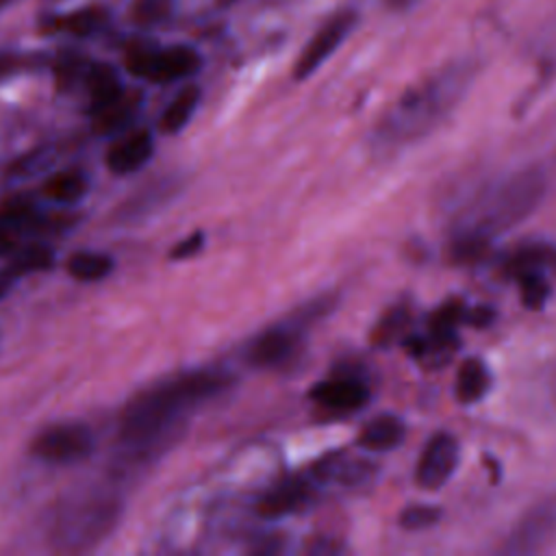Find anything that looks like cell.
I'll use <instances>...</instances> for the list:
<instances>
[{"instance_id":"1","label":"cell","mask_w":556,"mask_h":556,"mask_svg":"<svg viewBox=\"0 0 556 556\" xmlns=\"http://www.w3.org/2000/svg\"><path fill=\"white\" fill-rule=\"evenodd\" d=\"M547 178L539 167L517 169L478 191L456 215L452 226V256L471 261L493 239L526 222L543 202Z\"/></svg>"},{"instance_id":"2","label":"cell","mask_w":556,"mask_h":556,"mask_svg":"<svg viewBox=\"0 0 556 556\" xmlns=\"http://www.w3.org/2000/svg\"><path fill=\"white\" fill-rule=\"evenodd\" d=\"M476 74L473 59H454L410 85L378 122L374 130L378 150H404L434 132L463 102Z\"/></svg>"},{"instance_id":"3","label":"cell","mask_w":556,"mask_h":556,"mask_svg":"<svg viewBox=\"0 0 556 556\" xmlns=\"http://www.w3.org/2000/svg\"><path fill=\"white\" fill-rule=\"evenodd\" d=\"M230 382L228 376L211 369H195L172 376L137 393L119 415V441L143 452L172 434L195 406L215 397Z\"/></svg>"},{"instance_id":"4","label":"cell","mask_w":556,"mask_h":556,"mask_svg":"<svg viewBox=\"0 0 556 556\" xmlns=\"http://www.w3.org/2000/svg\"><path fill=\"white\" fill-rule=\"evenodd\" d=\"M119 517V502L91 495L59 513L52 526V541L59 549H87L104 539Z\"/></svg>"},{"instance_id":"5","label":"cell","mask_w":556,"mask_h":556,"mask_svg":"<svg viewBox=\"0 0 556 556\" xmlns=\"http://www.w3.org/2000/svg\"><path fill=\"white\" fill-rule=\"evenodd\" d=\"M556 543V493L532 504L504 536L500 547L506 556H530Z\"/></svg>"},{"instance_id":"6","label":"cell","mask_w":556,"mask_h":556,"mask_svg":"<svg viewBox=\"0 0 556 556\" xmlns=\"http://www.w3.org/2000/svg\"><path fill=\"white\" fill-rule=\"evenodd\" d=\"M91 450L93 434L78 421L52 424L30 441V454L46 463H76L87 458Z\"/></svg>"},{"instance_id":"7","label":"cell","mask_w":556,"mask_h":556,"mask_svg":"<svg viewBox=\"0 0 556 556\" xmlns=\"http://www.w3.org/2000/svg\"><path fill=\"white\" fill-rule=\"evenodd\" d=\"M130 74L150 83H174L198 72L200 54L187 46L165 50H137L128 56Z\"/></svg>"},{"instance_id":"8","label":"cell","mask_w":556,"mask_h":556,"mask_svg":"<svg viewBox=\"0 0 556 556\" xmlns=\"http://www.w3.org/2000/svg\"><path fill=\"white\" fill-rule=\"evenodd\" d=\"M358 15L350 9L334 13L308 41V46L302 50V54L295 61L293 67V76L298 80L308 78L341 43L343 39L352 33V28L356 26Z\"/></svg>"},{"instance_id":"9","label":"cell","mask_w":556,"mask_h":556,"mask_svg":"<svg viewBox=\"0 0 556 556\" xmlns=\"http://www.w3.org/2000/svg\"><path fill=\"white\" fill-rule=\"evenodd\" d=\"M460 460V445L456 441V437L447 434V432H439L434 434L415 467V480L421 489L426 491H437L441 489L456 471Z\"/></svg>"},{"instance_id":"10","label":"cell","mask_w":556,"mask_h":556,"mask_svg":"<svg viewBox=\"0 0 556 556\" xmlns=\"http://www.w3.org/2000/svg\"><path fill=\"white\" fill-rule=\"evenodd\" d=\"M308 395L319 406L332 413H352L367 404L369 389L363 380L354 376H337V378L317 382Z\"/></svg>"},{"instance_id":"11","label":"cell","mask_w":556,"mask_h":556,"mask_svg":"<svg viewBox=\"0 0 556 556\" xmlns=\"http://www.w3.org/2000/svg\"><path fill=\"white\" fill-rule=\"evenodd\" d=\"M313 500V486L300 476L287 478L280 484H276L271 491H267L258 500V515L267 519H278L285 515H291L300 508H304Z\"/></svg>"},{"instance_id":"12","label":"cell","mask_w":556,"mask_h":556,"mask_svg":"<svg viewBox=\"0 0 556 556\" xmlns=\"http://www.w3.org/2000/svg\"><path fill=\"white\" fill-rule=\"evenodd\" d=\"M154 150L152 135L148 130H132L126 137L117 139L106 150V167L113 174H130L141 169Z\"/></svg>"},{"instance_id":"13","label":"cell","mask_w":556,"mask_h":556,"mask_svg":"<svg viewBox=\"0 0 556 556\" xmlns=\"http://www.w3.org/2000/svg\"><path fill=\"white\" fill-rule=\"evenodd\" d=\"M523 400L536 419L556 426V358L547 361L530 376Z\"/></svg>"},{"instance_id":"14","label":"cell","mask_w":556,"mask_h":556,"mask_svg":"<svg viewBox=\"0 0 556 556\" xmlns=\"http://www.w3.org/2000/svg\"><path fill=\"white\" fill-rule=\"evenodd\" d=\"M298 328L291 326H274L261 332L250 345V361L258 367H269L282 363L295 348Z\"/></svg>"},{"instance_id":"15","label":"cell","mask_w":556,"mask_h":556,"mask_svg":"<svg viewBox=\"0 0 556 556\" xmlns=\"http://www.w3.org/2000/svg\"><path fill=\"white\" fill-rule=\"evenodd\" d=\"M406 428L397 415H378L358 434V445L369 452H389L404 441Z\"/></svg>"},{"instance_id":"16","label":"cell","mask_w":556,"mask_h":556,"mask_svg":"<svg viewBox=\"0 0 556 556\" xmlns=\"http://www.w3.org/2000/svg\"><path fill=\"white\" fill-rule=\"evenodd\" d=\"M491 389V374L489 367L480 358H467L456 374L454 393L460 404H476L480 402Z\"/></svg>"},{"instance_id":"17","label":"cell","mask_w":556,"mask_h":556,"mask_svg":"<svg viewBox=\"0 0 556 556\" xmlns=\"http://www.w3.org/2000/svg\"><path fill=\"white\" fill-rule=\"evenodd\" d=\"M85 85H87L93 111L111 104L113 100H117L124 93L115 70L111 65H106V63L91 65L87 70V74H85Z\"/></svg>"},{"instance_id":"18","label":"cell","mask_w":556,"mask_h":556,"mask_svg":"<svg viewBox=\"0 0 556 556\" xmlns=\"http://www.w3.org/2000/svg\"><path fill=\"white\" fill-rule=\"evenodd\" d=\"M139 106V98L135 96H119L117 100H113L111 104L93 111L96 115V122H93V128L96 132L100 135H111L119 128H124L132 117H135V111Z\"/></svg>"},{"instance_id":"19","label":"cell","mask_w":556,"mask_h":556,"mask_svg":"<svg viewBox=\"0 0 556 556\" xmlns=\"http://www.w3.org/2000/svg\"><path fill=\"white\" fill-rule=\"evenodd\" d=\"M87 178L80 172L67 169L43 182V195L56 204H74L87 193Z\"/></svg>"},{"instance_id":"20","label":"cell","mask_w":556,"mask_h":556,"mask_svg":"<svg viewBox=\"0 0 556 556\" xmlns=\"http://www.w3.org/2000/svg\"><path fill=\"white\" fill-rule=\"evenodd\" d=\"M65 267L72 278L83 282H93V280H102L113 271V258L100 252L83 250V252L70 254Z\"/></svg>"},{"instance_id":"21","label":"cell","mask_w":556,"mask_h":556,"mask_svg":"<svg viewBox=\"0 0 556 556\" xmlns=\"http://www.w3.org/2000/svg\"><path fill=\"white\" fill-rule=\"evenodd\" d=\"M0 219L17 232L37 230L43 224L37 204L24 195H13L0 204Z\"/></svg>"},{"instance_id":"22","label":"cell","mask_w":556,"mask_h":556,"mask_svg":"<svg viewBox=\"0 0 556 556\" xmlns=\"http://www.w3.org/2000/svg\"><path fill=\"white\" fill-rule=\"evenodd\" d=\"M200 102V89L195 85L185 87L165 109L163 117H161V130L163 132H178L180 128L187 126V122L191 119L195 106Z\"/></svg>"},{"instance_id":"23","label":"cell","mask_w":556,"mask_h":556,"mask_svg":"<svg viewBox=\"0 0 556 556\" xmlns=\"http://www.w3.org/2000/svg\"><path fill=\"white\" fill-rule=\"evenodd\" d=\"M54 263V252L46 243H28L20 248L11 258V276H22L30 271L50 269Z\"/></svg>"},{"instance_id":"24","label":"cell","mask_w":556,"mask_h":556,"mask_svg":"<svg viewBox=\"0 0 556 556\" xmlns=\"http://www.w3.org/2000/svg\"><path fill=\"white\" fill-rule=\"evenodd\" d=\"M410 321V308L406 304H397L391 311H387L380 321L376 324L374 332H371V341L376 345H389L393 343L408 326Z\"/></svg>"},{"instance_id":"25","label":"cell","mask_w":556,"mask_h":556,"mask_svg":"<svg viewBox=\"0 0 556 556\" xmlns=\"http://www.w3.org/2000/svg\"><path fill=\"white\" fill-rule=\"evenodd\" d=\"M104 22H106V13L100 7H89V9H83V11H76V13H70L61 20H56V28L78 35V37H87V35L100 30L104 26Z\"/></svg>"},{"instance_id":"26","label":"cell","mask_w":556,"mask_h":556,"mask_svg":"<svg viewBox=\"0 0 556 556\" xmlns=\"http://www.w3.org/2000/svg\"><path fill=\"white\" fill-rule=\"evenodd\" d=\"M172 0H132L130 17L141 26H152L172 15Z\"/></svg>"},{"instance_id":"27","label":"cell","mask_w":556,"mask_h":556,"mask_svg":"<svg viewBox=\"0 0 556 556\" xmlns=\"http://www.w3.org/2000/svg\"><path fill=\"white\" fill-rule=\"evenodd\" d=\"M521 285V300L528 308H541L549 298V285L541 271H528L517 276Z\"/></svg>"},{"instance_id":"28","label":"cell","mask_w":556,"mask_h":556,"mask_svg":"<svg viewBox=\"0 0 556 556\" xmlns=\"http://www.w3.org/2000/svg\"><path fill=\"white\" fill-rule=\"evenodd\" d=\"M439 519H441V508L426 506V504H413L400 513V526L413 532L432 528L439 523Z\"/></svg>"},{"instance_id":"29","label":"cell","mask_w":556,"mask_h":556,"mask_svg":"<svg viewBox=\"0 0 556 556\" xmlns=\"http://www.w3.org/2000/svg\"><path fill=\"white\" fill-rule=\"evenodd\" d=\"M204 245V235L198 230V232H191L189 237H185L182 241H178L172 250H169V258L174 261H182V258H189L193 254H198Z\"/></svg>"},{"instance_id":"30","label":"cell","mask_w":556,"mask_h":556,"mask_svg":"<svg viewBox=\"0 0 556 556\" xmlns=\"http://www.w3.org/2000/svg\"><path fill=\"white\" fill-rule=\"evenodd\" d=\"M17 237L20 232L0 219V256H7L9 252L15 250Z\"/></svg>"},{"instance_id":"31","label":"cell","mask_w":556,"mask_h":556,"mask_svg":"<svg viewBox=\"0 0 556 556\" xmlns=\"http://www.w3.org/2000/svg\"><path fill=\"white\" fill-rule=\"evenodd\" d=\"M9 278H13L9 271L7 274H0V298L7 293V289H9Z\"/></svg>"},{"instance_id":"32","label":"cell","mask_w":556,"mask_h":556,"mask_svg":"<svg viewBox=\"0 0 556 556\" xmlns=\"http://www.w3.org/2000/svg\"><path fill=\"white\" fill-rule=\"evenodd\" d=\"M11 2H15V0H0V9H4V7H9Z\"/></svg>"},{"instance_id":"33","label":"cell","mask_w":556,"mask_h":556,"mask_svg":"<svg viewBox=\"0 0 556 556\" xmlns=\"http://www.w3.org/2000/svg\"><path fill=\"white\" fill-rule=\"evenodd\" d=\"M232 2H237V0H219L222 7H228V4H232Z\"/></svg>"},{"instance_id":"34","label":"cell","mask_w":556,"mask_h":556,"mask_svg":"<svg viewBox=\"0 0 556 556\" xmlns=\"http://www.w3.org/2000/svg\"><path fill=\"white\" fill-rule=\"evenodd\" d=\"M554 267H556V252H554Z\"/></svg>"}]
</instances>
